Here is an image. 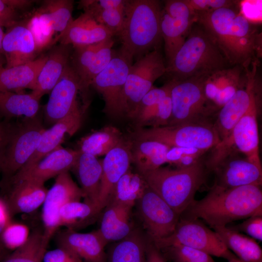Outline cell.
I'll return each mask as SVG.
<instances>
[{
    "label": "cell",
    "instance_id": "cell-5",
    "mask_svg": "<svg viewBox=\"0 0 262 262\" xmlns=\"http://www.w3.org/2000/svg\"><path fill=\"white\" fill-rule=\"evenodd\" d=\"M205 159L186 168L161 166L140 174L147 185L180 215L195 200L208 173Z\"/></svg>",
    "mask_w": 262,
    "mask_h": 262
},
{
    "label": "cell",
    "instance_id": "cell-34",
    "mask_svg": "<svg viewBox=\"0 0 262 262\" xmlns=\"http://www.w3.org/2000/svg\"><path fill=\"white\" fill-rule=\"evenodd\" d=\"M40 100L32 92L26 94L0 90V115L7 119L33 117L38 115Z\"/></svg>",
    "mask_w": 262,
    "mask_h": 262
},
{
    "label": "cell",
    "instance_id": "cell-45",
    "mask_svg": "<svg viewBox=\"0 0 262 262\" xmlns=\"http://www.w3.org/2000/svg\"><path fill=\"white\" fill-rule=\"evenodd\" d=\"M171 115L172 102L169 92L159 103L153 114L147 121L142 128L145 126H149V128H157L168 126Z\"/></svg>",
    "mask_w": 262,
    "mask_h": 262
},
{
    "label": "cell",
    "instance_id": "cell-40",
    "mask_svg": "<svg viewBox=\"0 0 262 262\" xmlns=\"http://www.w3.org/2000/svg\"><path fill=\"white\" fill-rule=\"evenodd\" d=\"M79 6L97 22L106 27L114 35H119L123 25L124 9H102L97 5L95 0H81Z\"/></svg>",
    "mask_w": 262,
    "mask_h": 262
},
{
    "label": "cell",
    "instance_id": "cell-17",
    "mask_svg": "<svg viewBox=\"0 0 262 262\" xmlns=\"http://www.w3.org/2000/svg\"><path fill=\"white\" fill-rule=\"evenodd\" d=\"M252 68H246L247 82L246 86L238 90L233 97L217 112L213 125L220 141L225 139L234 126L248 110L254 93L261 83L257 77V61Z\"/></svg>",
    "mask_w": 262,
    "mask_h": 262
},
{
    "label": "cell",
    "instance_id": "cell-22",
    "mask_svg": "<svg viewBox=\"0 0 262 262\" xmlns=\"http://www.w3.org/2000/svg\"><path fill=\"white\" fill-rule=\"evenodd\" d=\"M55 240L58 246L68 249L82 262L106 261L105 247L107 243L98 230L88 233H79L66 229L58 232Z\"/></svg>",
    "mask_w": 262,
    "mask_h": 262
},
{
    "label": "cell",
    "instance_id": "cell-58",
    "mask_svg": "<svg viewBox=\"0 0 262 262\" xmlns=\"http://www.w3.org/2000/svg\"><path fill=\"white\" fill-rule=\"evenodd\" d=\"M2 55H0V68L3 67V63H4V62L3 61V60L1 58V56Z\"/></svg>",
    "mask_w": 262,
    "mask_h": 262
},
{
    "label": "cell",
    "instance_id": "cell-21",
    "mask_svg": "<svg viewBox=\"0 0 262 262\" xmlns=\"http://www.w3.org/2000/svg\"><path fill=\"white\" fill-rule=\"evenodd\" d=\"M80 153L78 149L64 148L61 146L30 169L16 174L3 186L6 187L22 180L44 184L48 180L71 170Z\"/></svg>",
    "mask_w": 262,
    "mask_h": 262
},
{
    "label": "cell",
    "instance_id": "cell-55",
    "mask_svg": "<svg viewBox=\"0 0 262 262\" xmlns=\"http://www.w3.org/2000/svg\"><path fill=\"white\" fill-rule=\"evenodd\" d=\"M9 250L0 241V261L9 253Z\"/></svg>",
    "mask_w": 262,
    "mask_h": 262
},
{
    "label": "cell",
    "instance_id": "cell-1",
    "mask_svg": "<svg viewBox=\"0 0 262 262\" xmlns=\"http://www.w3.org/2000/svg\"><path fill=\"white\" fill-rule=\"evenodd\" d=\"M235 4L197 16L230 66L246 68L262 53V34Z\"/></svg>",
    "mask_w": 262,
    "mask_h": 262
},
{
    "label": "cell",
    "instance_id": "cell-14",
    "mask_svg": "<svg viewBox=\"0 0 262 262\" xmlns=\"http://www.w3.org/2000/svg\"><path fill=\"white\" fill-rule=\"evenodd\" d=\"M164 3L161 30L164 42L166 66L185 42L197 17L183 0H167Z\"/></svg>",
    "mask_w": 262,
    "mask_h": 262
},
{
    "label": "cell",
    "instance_id": "cell-37",
    "mask_svg": "<svg viewBox=\"0 0 262 262\" xmlns=\"http://www.w3.org/2000/svg\"><path fill=\"white\" fill-rule=\"evenodd\" d=\"M49 244L43 236V231L35 229L27 240L0 262H43Z\"/></svg>",
    "mask_w": 262,
    "mask_h": 262
},
{
    "label": "cell",
    "instance_id": "cell-4",
    "mask_svg": "<svg viewBox=\"0 0 262 262\" xmlns=\"http://www.w3.org/2000/svg\"><path fill=\"white\" fill-rule=\"evenodd\" d=\"M162 9V2L157 0H125L123 25L118 36L120 49L133 59L158 49L163 39Z\"/></svg>",
    "mask_w": 262,
    "mask_h": 262
},
{
    "label": "cell",
    "instance_id": "cell-41",
    "mask_svg": "<svg viewBox=\"0 0 262 262\" xmlns=\"http://www.w3.org/2000/svg\"><path fill=\"white\" fill-rule=\"evenodd\" d=\"M114 41L113 38L105 41L98 51L93 63L89 66L83 78L79 81L80 93L81 94L85 105H87V99L89 87L93 79L108 65L113 57L114 52L112 49Z\"/></svg>",
    "mask_w": 262,
    "mask_h": 262
},
{
    "label": "cell",
    "instance_id": "cell-16",
    "mask_svg": "<svg viewBox=\"0 0 262 262\" xmlns=\"http://www.w3.org/2000/svg\"><path fill=\"white\" fill-rule=\"evenodd\" d=\"M82 198H83V192L73 180L69 171L63 172L56 177L55 182L48 190L42 204L43 236L47 243L49 244L51 237L61 227L59 212L62 207L69 202L80 201Z\"/></svg>",
    "mask_w": 262,
    "mask_h": 262
},
{
    "label": "cell",
    "instance_id": "cell-31",
    "mask_svg": "<svg viewBox=\"0 0 262 262\" xmlns=\"http://www.w3.org/2000/svg\"><path fill=\"white\" fill-rule=\"evenodd\" d=\"M147 241L146 235L134 228L126 237L110 246L106 262H146Z\"/></svg>",
    "mask_w": 262,
    "mask_h": 262
},
{
    "label": "cell",
    "instance_id": "cell-19",
    "mask_svg": "<svg viewBox=\"0 0 262 262\" xmlns=\"http://www.w3.org/2000/svg\"><path fill=\"white\" fill-rule=\"evenodd\" d=\"M247 82L246 68L241 66H231L217 70L205 78V96L217 112Z\"/></svg>",
    "mask_w": 262,
    "mask_h": 262
},
{
    "label": "cell",
    "instance_id": "cell-25",
    "mask_svg": "<svg viewBox=\"0 0 262 262\" xmlns=\"http://www.w3.org/2000/svg\"><path fill=\"white\" fill-rule=\"evenodd\" d=\"M114 35L104 26L84 13L73 20L66 31L54 39L60 44L81 47L97 44L113 38Z\"/></svg>",
    "mask_w": 262,
    "mask_h": 262
},
{
    "label": "cell",
    "instance_id": "cell-23",
    "mask_svg": "<svg viewBox=\"0 0 262 262\" xmlns=\"http://www.w3.org/2000/svg\"><path fill=\"white\" fill-rule=\"evenodd\" d=\"M2 47L5 67L26 64L35 60L38 53L33 36L26 23L17 22L7 28Z\"/></svg>",
    "mask_w": 262,
    "mask_h": 262
},
{
    "label": "cell",
    "instance_id": "cell-46",
    "mask_svg": "<svg viewBox=\"0 0 262 262\" xmlns=\"http://www.w3.org/2000/svg\"><path fill=\"white\" fill-rule=\"evenodd\" d=\"M170 88L168 81L161 87H153L140 100L131 119L132 120L145 109L160 103L169 94Z\"/></svg>",
    "mask_w": 262,
    "mask_h": 262
},
{
    "label": "cell",
    "instance_id": "cell-32",
    "mask_svg": "<svg viewBox=\"0 0 262 262\" xmlns=\"http://www.w3.org/2000/svg\"><path fill=\"white\" fill-rule=\"evenodd\" d=\"M131 141V163L139 174L155 170L166 163L168 146L151 140L135 139Z\"/></svg>",
    "mask_w": 262,
    "mask_h": 262
},
{
    "label": "cell",
    "instance_id": "cell-12",
    "mask_svg": "<svg viewBox=\"0 0 262 262\" xmlns=\"http://www.w3.org/2000/svg\"><path fill=\"white\" fill-rule=\"evenodd\" d=\"M132 62L133 59L120 49L114 52L110 63L91 82V86L103 98V112L111 117H121L122 93Z\"/></svg>",
    "mask_w": 262,
    "mask_h": 262
},
{
    "label": "cell",
    "instance_id": "cell-15",
    "mask_svg": "<svg viewBox=\"0 0 262 262\" xmlns=\"http://www.w3.org/2000/svg\"><path fill=\"white\" fill-rule=\"evenodd\" d=\"M210 172L215 174L214 185L232 188L248 185H262V167L242 154L230 151L217 159Z\"/></svg>",
    "mask_w": 262,
    "mask_h": 262
},
{
    "label": "cell",
    "instance_id": "cell-26",
    "mask_svg": "<svg viewBox=\"0 0 262 262\" xmlns=\"http://www.w3.org/2000/svg\"><path fill=\"white\" fill-rule=\"evenodd\" d=\"M7 187L10 190L5 201L11 216L33 212L43 204L48 191L44 184L27 180H18Z\"/></svg>",
    "mask_w": 262,
    "mask_h": 262
},
{
    "label": "cell",
    "instance_id": "cell-48",
    "mask_svg": "<svg viewBox=\"0 0 262 262\" xmlns=\"http://www.w3.org/2000/svg\"><path fill=\"white\" fill-rule=\"evenodd\" d=\"M227 227L238 232H245L254 240L262 241V215H253L240 224Z\"/></svg>",
    "mask_w": 262,
    "mask_h": 262
},
{
    "label": "cell",
    "instance_id": "cell-11",
    "mask_svg": "<svg viewBox=\"0 0 262 262\" xmlns=\"http://www.w3.org/2000/svg\"><path fill=\"white\" fill-rule=\"evenodd\" d=\"M151 241L160 250L180 245L202 251L211 256L222 258L228 261L238 258L227 248L215 231L197 219L180 217L170 235Z\"/></svg>",
    "mask_w": 262,
    "mask_h": 262
},
{
    "label": "cell",
    "instance_id": "cell-2",
    "mask_svg": "<svg viewBox=\"0 0 262 262\" xmlns=\"http://www.w3.org/2000/svg\"><path fill=\"white\" fill-rule=\"evenodd\" d=\"M262 215V185L225 188L214 185L202 199L194 200L180 217L203 220L212 229Z\"/></svg>",
    "mask_w": 262,
    "mask_h": 262
},
{
    "label": "cell",
    "instance_id": "cell-3",
    "mask_svg": "<svg viewBox=\"0 0 262 262\" xmlns=\"http://www.w3.org/2000/svg\"><path fill=\"white\" fill-rule=\"evenodd\" d=\"M231 66L211 35L197 21L172 61L166 66L168 80L208 76Z\"/></svg>",
    "mask_w": 262,
    "mask_h": 262
},
{
    "label": "cell",
    "instance_id": "cell-51",
    "mask_svg": "<svg viewBox=\"0 0 262 262\" xmlns=\"http://www.w3.org/2000/svg\"><path fill=\"white\" fill-rule=\"evenodd\" d=\"M18 19L16 10L7 0H0V26L8 28L18 22Z\"/></svg>",
    "mask_w": 262,
    "mask_h": 262
},
{
    "label": "cell",
    "instance_id": "cell-60",
    "mask_svg": "<svg viewBox=\"0 0 262 262\" xmlns=\"http://www.w3.org/2000/svg\"><path fill=\"white\" fill-rule=\"evenodd\" d=\"M1 124H2V123H0V125H1Z\"/></svg>",
    "mask_w": 262,
    "mask_h": 262
},
{
    "label": "cell",
    "instance_id": "cell-30",
    "mask_svg": "<svg viewBox=\"0 0 262 262\" xmlns=\"http://www.w3.org/2000/svg\"><path fill=\"white\" fill-rule=\"evenodd\" d=\"M71 170L80 182L84 202L94 206L97 211L102 175L101 161L93 155L80 152Z\"/></svg>",
    "mask_w": 262,
    "mask_h": 262
},
{
    "label": "cell",
    "instance_id": "cell-28",
    "mask_svg": "<svg viewBox=\"0 0 262 262\" xmlns=\"http://www.w3.org/2000/svg\"><path fill=\"white\" fill-rule=\"evenodd\" d=\"M132 207L131 205L111 202L104 208L100 226L98 230L107 244L123 239L134 229L131 222Z\"/></svg>",
    "mask_w": 262,
    "mask_h": 262
},
{
    "label": "cell",
    "instance_id": "cell-44",
    "mask_svg": "<svg viewBox=\"0 0 262 262\" xmlns=\"http://www.w3.org/2000/svg\"><path fill=\"white\" fill-rule=\"evenodd\" d=\"M30 235L28 227L22 224L10 222L5 228L1 241L8 250H15L22 245Z\"/></svg>",
    "mask_w": 262,
    "mask_h": 262
},
{
    "label": "cell",
    "instance_id": "cell-38",
    "mask_svg": "<svg viewBox=\"0 0 262 262\" xmlns=\"http://www.w3.org/2000/svg\"><path fill=\"white\" fill-rule=\"evenodd\" d=\"M98 214L95 207L88 203L80 201L69 202L60 210V226L75 230L89 224Z\"/></svg>",
    "mask_w": 262,
    "mask_h": 262
},
{
    "label": "cell",
    "instance_id": "cell-39",
    "mask_svg": "<svg viewBox=\"0 0 262 262\" xmlns=\"http://www.w3.org/2000/svg\"><path fill=\"white\" fill-rule=\"evenodd\" d=\"M73 3L71 0H47L38 8L51 24L55 34L64 33L74 20Z\"/></svg>",
    "mask_w": 262,
    "mask_h": 262
},
{
    "label": "cell",
    "instance_id": "cell-52",
    "mask_svg": "<svg viewBox=\"0 0 262 262\" xmlns=\"http://www.w3.org/2000/svg\"><path fill=\"white\" fill-rule=\"evenodd\" d=\"M146 262H167L161 250L148 238L146 249Z\"/></svg>",
    "mask_w": 262,
    "mask_h": 262
},
{
    "label": "cell",
    "instance_id": "cell-43",
    "mask_svg": "<svg viewBox=\"0 0 262 262\" xmlns=\"http://www.w3.org/2000/svg\"><path fill=\"white\" fill-rule=\"evenodd\" d=\"M165 259L172 262H215L211 256L202 251L183 245H174L161 250Z\"/></svg>",
    "mask_w": 262,
    "mask_h": 262
},
{
    "label": "cell",
    "instance_id": "cell-27",
    "mask_svg": "<svg viewBox=\"0 0 262 262\" xmlns=\"http://www.w3.org/2000/svg\"><path fill=\"white\" fill-rule=\"evenodd\" d=\"M71 45L60 44L51 49L37 78L35 89L32 92L41 99L49 93L59 82L70 63Z\"/></svg>",
    "mask_w": 262,
    "mask_h": 262
},
{
    "label": "cell",
    "instance_id": "cell-9",
    "mask_svg": "<svg viewBox=\"0 0 262 262\" xmlns=\"http://www.w3.org/2000/svg\"><path fill=\"white\" fill-rule=\"evenodd\" d=\"M166 64L158 49L137 60L131 66L122 91L120 117L131 118L143 97L155 81L165 74Z\"/></svg>",
    "mask_w": 262,
    "mask_h": 262
},
{
    "label": "cell",
    "instance_id": "cell-10",
    "mask_svg": "<svg viewBox=\"0 0 262 262\" xmlns=\"http://www.w3.org/2000/svg\"><path fill=\"white\" fill-rule=\"evenodd\" d=\"M45 129L38 115L25 117L17 125H12L0 167L3 184L27 163L37 148Z\"/></svg>",
    "mask_w": 262,
    "mask_h": 262
},
{
    "label": "cell",
    "instance_id": "cell-49",
    "mask_svg": "<svg viewBox=\"0 0 262 262\" xmlns=\"http://www.w3.org/2000/svg\"><path fill=\"white\" fill-rule=\"evenodd\" d=\"M43 262H82L77 256L68 249L61 246L47 251Z\"/></svg>",
    "mask_w": 262,
    "mask_h": 262
},
{
    "label": "cell",
    "instance_id": "cell-29",
    "mask_svg": "<svg viewBox=\"0 0 262 262\" xmlns=\"http://www.w3.org/2000/svg\"><path fill=\"white\" fill-rule=\"evenodd\" d=\"M48 59L44 55L24 64L0 68V90L22 92L25 89L33 91L40 71Z\"/></svg>",
    "mask_w": 262,
    "mask_h": 262
},
{
    "label": "cell",
    "instance_id": "cell-36",
    "mask_svg": "<svg viewBox=\"0 0 262 262\" xmlns=\"http://www.w3.org/2000/svg\"><path fill=\"white\" fill-rule=\"evenodd\" d=\"M147 186L141 175L130 168L115 186L107 204L115 202L133 207Z\"/></svg>",
    "mask_w": 262,
    "mask_h": 262
},
{
    "label": "cell",
    "instance_id": "cell-56",
    "mask_svg": "<svg viewBox=\"0 0 262 262\" xmlns=\"http://www.w3.org/2000/svg\"><path fill=\"white\" fill-rule=\"evenodd\" d=\"M4 33L3 31L2 27L0 26V54L3 55V51L2 47V40L4 35Z\"/></svg>",
    "mask_w": 262,
    "mask_h": 262
},
{
    "label": "cell",
    "instance_id": "cell-13",
    "mask_svg": "<svg viewBox=\"0 0 262 262\" xmlns=\"http://www.w3.org/2000/svg\"><path fill=\"white\" fill-rule=\"evenodd\" d=\"M135 204L149 239L164 238L173 232L180 215L148 185Z\"/></svg>",
    "mask_w": 262,
    "mask_h": 262
},
{
    "label": "cell",
    "instance_id": "cell-33",
    "mask_svg": "<svg viewBox=\"0 0 262 262\" xmlns=\"http://www.w3.org/2000/svg\"><path fill=\"white\" fill-rule=\"evenodd\" d=\"M230 251L243 262H262V250L254 239L227 226L213 229Z\"/></svg>",
    "mask_w": 262,
    "mask_h": 262
},
{
    "label": "cell",
    "instance_id": "cell-6",
    "mask_svg": "<svg viewBox=\"0 0 262 262\" xmlns=\"http://www.w3.org/2000/svg\"><path fill=\"white\" fill-rule=\"evenodd\" d=\"M206 76L181 81L168 80L171 83L172 102V115L168 126L189 122H213L217 111L204 93Z\"/></svg>",
    "mask_w": 262,
    "mask_h": 262
},
{
    "label": "cell",
    "instance_id": "cell-53",
    "mask_svg": "<svg viewBox=\"0 0 262 262\" xmlns=\"http://www.w3.org/2000/svg\"><path fill=\"white\" fill-rule=\"evenodd\" d=\"M12 125L2 123L0 125V167L6 147L11 133Z\"/></svg>",
    "mask_w": 262,
    "mask_h": 262
},
{
    "label": "cell",
    "instance_id": "cell-47",
    "mask_svg": "<svg viewBox=\"0 0 262 262\" xmlns=\"http://www.w3.org/2000/svg\"><path fill=\"white\" fill-rule=\"evenodd\" d=\"M192 13L197 16L216 9L232 6L237 2L231 0H183Z\"/></svg>",
    "mask_w": 262,
    "mask_h": 262
},
{
    "label": "cell",
    "instance_id": "cell-7",
    "mask_svg": "<svg viewBox=\"0 0 262 262\" xmlns=\"http://www.w3.org/2000/svg\"><path fill=\"white\" fill-rule=\"evenodd\" d=\"M134 139L154 141L169 147H194L207 152L220 141L211 121L189 122L157 128H137Z\"/></svg>",
    "mask_w": 262,
    "mask_h": 262
},
{
    "label": "cell",
    "instance_id": "cell-24",
    "mask_svg": "<svg viewBox=\"0 0 262 262\" xmlns=\"http://www.w3.org/2000/svg\"><path fill=\"white\" fill-rule=\"evenodd\" d=\"M83 113V110H81L72 114L59 120L49 129H45L35 152L16 173L30 169L61 146L66 135L71 136L76 133L81 126Z\"/></svg>",
    "mask_w": 262,
    "mask_h": 262
},
{
    "label": "cell",
    "instance_id": "cell-50",
    "mask_svg": "<svg viewBox=\"0 0 262 262\" xmlns=\"http://www.w3.org/2000/svg\"><path fill=\"white\" fill-rule=\"evenodd\" d=\"M207 152L201 149L189 147H171L166 154V163L175 166L178 161L186 155H204Z\"/></svg>",
    "mask_w": 262,
    "mask_h": 262
},
{
    "label": "cell",
    "instance_id": "cell-57",
    "mask_svg": "<svg viewBox=\"0 0 262 262\" xmlns=\"http://www.w3.org/2000/svg\"><path fill=\"white\" fill-rule=\"evenodd\" d=\"M228 262H243L240 260H239L238 258L232 259L228 261Z\"/></svg>",
    "mask_w": 262,
    "mask_h": 262
},
{
    "label": "cell",
    "instance_id": "cell-54",
    "mask_svg": "<svg viewBox=\"0 0 262 262\" xmlns=\"http://www.w3.org/2000/svg\"><path fill=\"white\" fill-rule=\"evenodd\" d=\"M11 217L5 200L0 198V241L3 230L11 222Z\"/></svg>",
    "mask_w": 262,
    "mask_h": 262
},
{
    "label": "cell",
    "instance_id": "cell-35",
    "mask_svg": "<svg viewBox=\"0 0 262 262\" xmlns=\"http://www.w3.org/2000/svg\"><path fill=\"white\" fill-rule=\"evenodd\" d=\"M124 139L118 129L107 126L81 138L78 150L97 157L107 154Z\"/></svg>",
    "mask_w": 262,
    "mask_h": 262
},
{
    "label": "cell",
    "instance_id": "cell-20",
    "mask_svg": "<svg viewBox=\"0 0 262 262\" xmlns=\"http://www.w3.org/2000/svg\"><path fill=\"white\" fill-rule=\"evenodd\" d=\"M132 141L125 139L105 155L101 161L102 175L96 209L99 213L106 207L113 190L130 168Z\"/></svg>",
    "mask_w": 262,
    "mask_h": 262
},
{
    "label": "cell",
    "instance_id": "cell-42",
    "mask_svg": "<svg viewBox=\"0 0 262 262\" xmlns=\"http://www.w3.org/2000/svg\"><path fill=\"white\" fill-rule=\"evenodd\" d=\"M36 44L38 52L52 45L55 33L52 25L45 15L38 9L26 22Z\"/></svg>",
    "mask_w": 262,
    "mask_h": 262
},
{
    "label": "cell",
    "instance_id": "cell-8",
    "mask_svg": "<svg viewBox=\"0 0 262 262\" xmlns=\"http://www.w3.org/2000/svg\"><path fill=\"white\" fill-rule=\"evenodd\" d=\"M261 87L260 83L254 93L248 110L234 126L229 135L212 149V153L206 159L208 164H212L230 151H235L262 166L257 121L261 107Z\"/></svg>",
    "mask_w": 262,
    "mask_h": 262
},
{
    "label": "cell",
    "instance_id": "cell-18",
    "mask_svg": "<svg viewBox=\"0 0 262 262\" xmlns=\"http://www.w3.org/2000/svg\"><path fill=\"white\" fill-rule=\"evenodd\" d=\"M80 91L78 78L69 63L62 77L50 92L45 107L46 123L53 125L65 117L83 110L80 107L77 100Z\"/></svg>",
    "mask_w": 262,
    "mask_h": 262
},
{
    "label": "cell",
    "instance_id": "cell-59",
    "mask_svg": "<svg viewBox=\"0 0 262 262\" xmlns=\"http://www.w3.org/2000/svg\"><path fill=\"white\" fill-rule=\"evenodd\" d=\"M174 262H186V261H177Z\"/></svg>",
    "mask_w": 262,
    "mask_h": 262
}]
</instances>
